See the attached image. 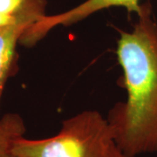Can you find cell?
Returning <instances> with one entry per match:
<instances>
[{
  "instance_id": "obj_1",
  "label": "cell",
  "mask_w": 157,
  "mask_h": 157,
  "mask_svg": "<svg viewBox=\"0 0 157 157\" xmlns=\"http://www.w3.org/2000/svg\"><path fill=\"white\" fill-rule=\"evenodd\" d=\"M151 14L148 3L141 5L133 31L121 33L117 42L128 98L107 119L114 144L128 157L157 155V25Z\"/></svg>"
},
{
  "instance_id": "obj_2",
  "label": "cell",
  "mask_w": 157,
  "mask_h": 157,
  "mask_svg": "<svg viewBox=\"0 0 157 157\" xmlns=\"http://www.w3.org/2000/svg\"><path fill=\"white\" fill-rule=\"evenodd\" d=\"M113 143L107 119L88 110L65 120L59 132L52 137L17 138L11 152L15 157H108Z\"/></svg>"
},
{
  "instance_id": "obj_3",
  "label": "cell",
  "mask_w": 157,
  "mask_h": 157,
  "mask_svg": "<svg viewBox=\"0 0 157 157\" xmlns=\"http://www.w3.org/2000/svg\"><path fill=\"white\" fill-rule=\"evenodd\" d=\"M124 7L137 15L141 10L140 0H86L78 6L56 15H44L33 23L22 37V45H34L57 26H69L109 7Z\"/></svg>"
},
{
  "instance_id": "obj_4",
  "label": "cell",
  "mask_w": 157,
  "mask_h": 157,
  "mask_svg": "<svg viewBox=\"0 0 157 157\" xmlns=\"http://www.w3.org/2000/svg\"><path fill=\"white\" fill-rule=\"evenodd\" d=\"M45 6L46 0H25L16 19L0 28V101L12 71L17 45L27 29L45 15Z\"/></svg>"
},
{
  "instance_id": "obj_5",
  "label": "cell",
  "mask_w": 157,
  "mask_h": 157,
  "mask_svg": "<svg viewBox=\"0 0 157 157\" xmlns=\"http://www.w3.org/2000/svg\"><path fill=\"white\" fill-rule=\"evenodd\" d=\"M25 132V122L17 113H7L0 118V157H15L11 152L13 142Z\"/></svg>"
},
{
  "instance_id": "obj_6",
  "label": "cell",
  "mask_w": 157,
  "mask_h": 157,
  "mask_svg": "<svg viewBox=\"0 0 157 157\" xmlns=\"http://www.w3.org/2000/svg\"><path fill=\"white\" fill-rule=\"evenodd\" d=\"M25 0H0V15L14 17L21 9Z\"/></svg>"
},
{
  "instance_id": "obj_7",
  "label": "cell",
  "mask_w": 157,
  "mask_h": 157,
  "mask_svg": "<svg viewBox=\"0 0 157 157\" xmlns=\"http://www.w3.org/2000/svg\"><path fill=\"white\" fill-rule=\"evenodd\" d=\"M108 157H128L127 155H125L118 148L116 145L113 143L109 150V154H108Z\"/></svg>"
},
{
  "instance_id": "obj_8",
  "label": "cell",
  "mask_w": 157,
  "mask_h": 157,
  "mask_svg": "<svg viewBox=\"0 0 157 157\" xmlns=\"http://www.w3.org/2000/svg\"><path fill=\"white\" fill-rule=\"evenodd\" d=\"M22 8V7H21ZM21 10V9H20ZM19 10V11H20ZM19 12V11H18ZM18 12L17 13V15L16 16H14V17H6V16H2V15H0V28L1 27H4V26H6L7 25H9V24H11L12 23L15 19H16V17H17V15H18Z\"/></svg>"
}]
</instances>
